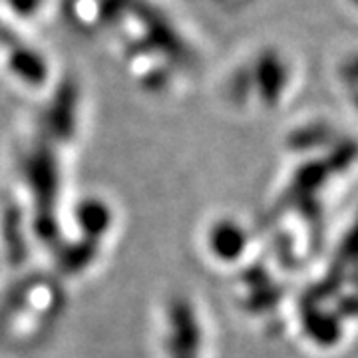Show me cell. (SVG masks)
I'll return each instance as SVG.
<instances>
[{"label":"cell","mask_w":358,"mask_h":358,"mask_svg":"<svg viewBox=\"0 0 358 358\" xmlns=\"http://www.w3.org/2000/svg\"><path fill=\"white\" fill-rule=\"evenodd\" d=\"M257 76L263 100L275 102L279 100L282 90L289 80V68L285 64L282 56L277 50H265L257 60Z\"/></svg>","instance_id":"obj_1"},{"label":"cell","mask_w":358,"mask_h":358,"mask_svg":"<svg viewBox=\"0 0 358 358\" xmlns=\"http://www.w3.org/2000/svg\"><path fill=\"white\" fill-rule=\"evenodd\" d=\"M348 2H350V4H352L355 8H358V0H348Z\"/></svg>","instance_id":"obj_2"}]
</instances>
